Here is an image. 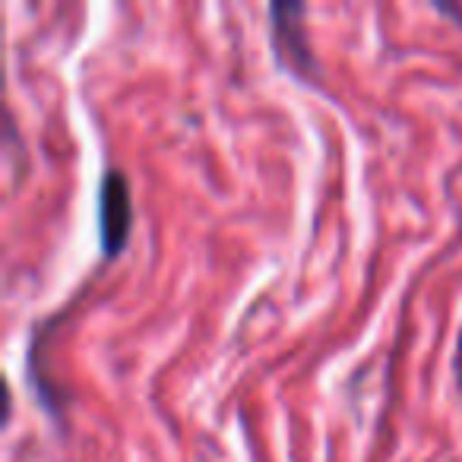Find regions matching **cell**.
<instances>
[{
    "label": "cell",
    "instance_id": "obj_2",
    "mask_svg": "<svg viewBox=\"0 0 462 462\" xmlns=\"http://www.w3.org/2000/svg\"><path fill=\"white\" fill-rule=\"evenodd\" d=\"M134 222L136 212L130 178L117 165H108L98 184V245H102L105 260H117L127 251Z\"/></svg>",
    "mask_w": 462,
    "mask_h": 462
},
{
    "label": "cell",
    "instance_id": "obj_3",
    "mask_svg": "<svg viewBox=\"0 0 462 462\" xmlns=\"http://www.w3.org/2000/svg\"><path fill=\"white\" fill-rule=\"evenodd\" d=\"M453 377H456V386L462 390V329H459V339H456V352H453Z\"/></svg>",
    "mask_w": 462,
    "mask_h": 462
},
{
    "label": "cell",
    "instance_id": "obj_1",
    "mask_svg": "<svg viewBox=\"0 0 462 462\" xmlns=\"http://www.w3.org/2000/svg\"><path fill=\"white\" fill-rule=\"evenodd\" d=\"M308 7L298 0H285V4H270V45L276 54V64L295 79L310 86H320V60H317L314 48L308 39V26H304Z\"/></svg>",
    "mask_w": 462,
    "mask_h": 462
}]
</instances>
